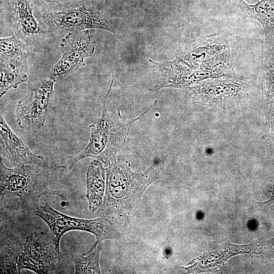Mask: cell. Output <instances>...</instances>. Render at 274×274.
I'll list each match as a JSON object with an SVG mask.
<instances>
[{
    "label": "cell",
    "instance_id": "6da1fadb",
    "mask_svg": "<svg viewBox=\"0 0 274 274\" xmlns=\"http://www.w3.org/2000/svg\"><path fill=\"white\" fill-rule=\"evenodd\" d=\"M106 170V190L98 214L114 225L120 224L127 221L145 190L158 178V167L153 164L142 173L134 172L128 162L116 158Z\"/></svg>",
    "mask_w": 274,
    "mask_h": 274
},
{
    "label": "cell",
    "instance_id": "7a4b0ae2",
    "mask_svg": "<svg viewBox=\"0 0 274 274\" xmlns=\"http://www.w3.org/2000/svg\"><path fill=\"white\" fill-rule=\"evenodd\" d=\"M47 167L28 164L9 168L4 164L1 157V209L12 211H33L44 195L65 198L63 191L50 186Z\"/></svg>",
    "mask_w": 274,
    "mask_h": 274
},
{
    "label": "cell",
    "instance_id": "3957f363",
    "mask_svg": "<svg viewBox=\"0 0 274 274\" xmlns=\"http://www.w3.org/2000/svg\"><path fill=\"white\" fill-rule=\"evenodd\" d=\"M113 81L112 73L111 85L103 101L101 115L95 124L89 125L90 136L87 145L82 151L57 168L70 170L81 160L88 157L95 158L107 166L116 158L117 154L124 145L132 124L152 107L132 120L123 118L119 110L109 112L106 108V101Z\"/></svg>",
    "mask_w": 274,
    "mask_h": 274
},
{
    "label": "cell",
    "instance_id": "277c9868",
    "mask_svg": "<svg viewBox=\"0 0 274 274\" xmlns=\"http://www.w3.org/2000/svg\"><path fill=\"white\" fill-rule=\"evenodd\" d=\"M219 35L207 36L184 51L178 56L190 70L211 74L215 78L231 77L235 57L231 40Z\"/></svg>",
    "mask_w": 274,
    "mask_h": 274
},
{
    "label": "cell",
    "instance_id": "5b68a950",
    "mask_svg": "<svg viewBox=\"0 0 274 274\" xmlns=\"http://www.w3.org/2000/svg\"><path fill=\"white\" fill-rule=\"evenodd\" d=\"M39 14L41 25L49 33L90 29L115 33L119 27L116 18L101 12L91 0L78 7L60 11H40Z\"/></svg>",
    "mask_w": 274,
    "mask_h": 274
},
{
    "label": "cell",
    "instance_id": "8992f818",
    "mask_svg": "<svg viewBox=\"0 0 274 274\" xmlns=\"http://www.w3.org/2000/svg\"><path fill=\"white\" fill-rule=\"evenodd\" d=\"M33 212L47 224L58 248L62 236L72 230L92 233L96 237L95 243L118 239L121 236L113 223L104 217L99 216L94 219L71 217L55 210L46 201L43 205L38 206Z\"/></svg>",
    "mask_w": 274,
    "mask_h": 274
},
{
    "label": "cell",
    "instance_id": "52a82bcc",
    "mask_svg": "<svg viewBox=\"0 0 274 274\" xmlns=\"http://www.w3.org/2000/svg\"><path fill=\"white\" fill-rule=\"evenodd\" d=\"M34 5L30 0H1V21L11 36L31 49L49 33L35 18Z\"/></svg>",
    "mask_w": 274,
    "mask_h": 274
},
{
    "label": "cell",
    "instance_id": "ba28073f",
    "mask_svg": "<svg viewBox=\"0 0 274 274\" xmlns=\"http://www.w3.org/2000/svg\"><path fill=\"white\" fill-rule=\"evenodd\" d=\"M56 82L48 78L32 84L18 102L15 114L18 126L28 131H37L44 125L54 103Z\"/></svg>",
    "mask_w": 274,
    "mask_h": 274
},
{
    "label": "cell",
    "instance_id": "9c48e42d",
    "mask_svg": "<svg viewBox=\"0 0 274 274\" xmlns=\"http://www.w3.org/2000/svg\"><path fill=\"white\" fill-rule=\"evenodd\" d=\"M61 253L51 233L33 232L26 237L19 256L18 273L29 269L36 273H54L58 271Z\"/></svg>",
    "mask_w": 274,
    "mask_h": 274
},
{
    "label": "cell",
    "instance_id": "30bf717a",
    "mask_svg": "<svg viewBox=\"0 0 274 274\" xmlns=\"http://www.w3.org/2000/svg\"><path fill=\"white\" fill-rule=\"evenodd\" d=\"M96 42L88 30L70 32L62 39V55L52 67L48 78L62 81L76 70L85 66V58L93 54Z\"/></svg>",
    "mask_w": 274,
    "mask_h": 274
},
{
    "label": "cell",
    "instance_id": "8fae6325",
    "mask_svg": "<svg viewBox=\"0 0 274 274\" xmlns=\"http://www.w3.org/2000/svg\"><path fill=\"white\" fill-rule=\"evenodd\" d=\"M0 151L2 156L15 166L33 164L47 167L45 157L33 153L12 130L1 114Z\"/></svg>",
    "mask_w": 274,
    "mask_h": 274
},
{
    "label": "cell",
    "instance_id": "7c38bea8",
    "mask_svg": "<svg viewBox=\"0 0 274 274\" xmlns=\"http://www.w3.org/2000/svg\"><path fill=\"white\" fill-rule=\"evenodd\" d=\"M226 77L206 81L189 88L186 95L188 99L195 104L222 100L238 95L243 91L245 85L238 80Z\"/></svg>",
    "mask_w": 274,
    "mask_h": 274
},
{
    "label": "cell",
    "instance_id": "4fadbf2b",
    "mask_svg": "<svg viewBox=\"0 0 274 274\" xmlns=\"http://www.w3.org/2000/svg\"><path fill=\"white\" fill-rule=\"evenodd\" d=\"M264 37L260 61L262 88L268 116L274 123V36Z\"/></svg>",
    "mask_w": 274,
    "mask_h": 274
},
{
    "label": "cell",
    "instance_id": "5bb4252c",
    "mask_svg": "<svg viewBox=\"0 0 274 274\" xmlns=\"http://www.w3.org/2000/svg\"><path fill=\"white\" fill-rule=\"evenodd\" d=\"M103 163L97 159L88 165L86 173V197L92 214L101 207L106 186V170Z\"/></svg>",
    "mask_w": 274,
    "mask_h": 274
},
{
    "label": "cell",
    "instance_id": "9a60e30c",
    "mask_svg": "<svg viewBox=\"0 0 274 274\" xmlns=\"http://www.w3.org/2000/svg\"><path fill=\"white\" fill-rule=\"evenodd\" d=\"M0 62L27 72L30 48L14 36L1 38Z\"/></svg>",
    "mask_w": 274,
    "mask_h": 274
},
{
    "label": "cell",
    "instance_id": "2e32d148",
    "mask_svg": "<svg viewBox=\"0 0 274 274\" xmlns=\"http://www.w3.org/2000/svg\"><path fill=\"white\" fill-rule=\"evenodd\" d=\"M239 7L262 25L264 36H274V0H261L251 5L239 0Z\"/></svg>",
    "mask_w": 274,
    "mask_h": 274
},
{
    "label": "cell",
    "instance_id": "e0dca14e",
    "mask_svg": "<svg viewBox=\"0 0 274 274\" xmlns=\"http://www.w3.org/2000/svg\"><path fill=\"white\" fill-rule=\"evenodd\" d=\"M1 273H18L17 261L22 248L18 237L10 235L5 240L1 239Z\"/></svg>",
    "mask_w": 274,
    "mask_h": 274
},
{
    "label": "cell",
    "instance_id": "ac0fdd59",
    "mask_svg": "<svg viewBox=\"0 0 274 274\" xmlns=\"http://www.w3.org/2000/svg\"><path fill=\"white\" fill-rule=\"evenodd\" d=\"M0 96L10 89H15L28 81L27 72L17 67L0 62Z\"/></svg>",
    "mask_w": 274,
    "mask_h": 274
},
{
    "label": "cell",
    "instance_id": "d6986e66",
    "mask_svg": "<svg viewBox=\"0 0 274 274\" xmlns=\"http://www.w3.org/2000/svg\"><path fill=\"white\" fill-rule=\"evenodd\" d=\"M102 243H95L86 253L74 260L75 273H100L99 255Z\"/></svg>",
    "mask_w": 274,
    "mask_h": 274
},
{
    "label": "cell",
    "instance_id": "ffe728a7",
    "mask_svg": "<svg viewBox=\"0 0 274 274\" xmlns=\"http://www.w3.org/2000/svg\"><path fill=\"white\" fill-rule=\"evenodd\" d=\"M89 0H30L40 11H60L79 7Z\"/></svg>",
    "mask_w": 274,
    "mask_h": 274
},
{
    "label": "cell",
    "instance_id": "44dd1931",
    "mask_svg": "<svg viewBox=\"0 0 274 274\" xmlns=\"http://www.w3.org/2000/svg\"><path fill=\"white\" fill-rule=\"evenodd\" d=\"M263 249V253L274 260V239L265 242Z\"/></svg>",
    "mask_w": 274,
    "mask_h": 274
},
{
    "label": "cell",
    "instance_id": "7402d4cb",
    "mask_svg": "<svg viewBox=\"0 0 274 274\" xmlns=\"http://www.w3.org/2000/svg\"><path fill=\"white\" fill-rule=\"evenodd\" d=\"M270 204L272 206L274 207V191H273V196L272 197V199H271L269 201Z\"/></svg>",
    "mask_w": 274,
    "mask_h": 274
},
{
    "label": "cell",
    "instance_id": "603a6c76",
    "mask_svg": "<svg viewBox=\"0 0 274 274\" xmlns=\"http://www.w3.org/2000/svg\"><path fill=\"white\" fill-rule=\"evenodd\" d=\"M106 5H108L111 3V0H105Z\"/></svg>",
    "mask_w": 274,
    "mask_h": 274
}]
</instances>
